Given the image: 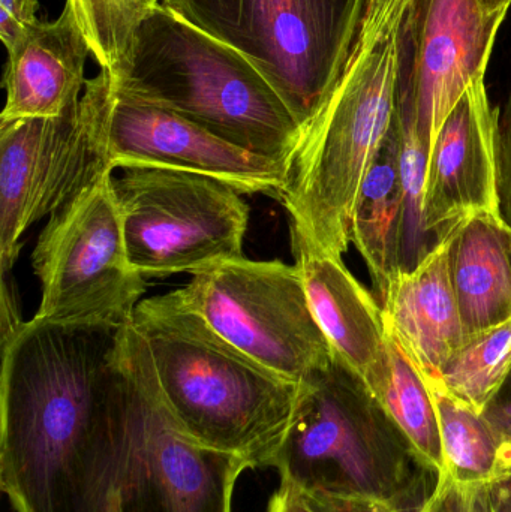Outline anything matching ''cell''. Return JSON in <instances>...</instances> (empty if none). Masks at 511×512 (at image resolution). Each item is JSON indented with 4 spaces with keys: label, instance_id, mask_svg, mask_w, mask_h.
I'll use <instances>...</instances> for the list:
<instances>
[{
    "label": "cell",
    "instance_id": "cell-25",
    "mask_svg": "<svg viewBox=\"0 0 511 512\" xmlns=\"http://www.w3.org/2000/svg\"><path fill=\"white\" fill-rule=\"evenodd\" d=\"M497 177L500 216L511 230V92L498 113Z\"/></svg>",
    "mask_w": 511,
    "mask_h": 512
},
{
    "label": "cell",
    "instance_id": "cell-4",
    "mask_svg": "<svg viewBox=\"0 0 511 512\" xmlns=\"http://www.w3.org/2000/svg\"><path fill=\"white\" fill-rule=\"evenodd\" d=\"M110 75L117 92L290 167L302 128L269 81L239 51L162 3L141 18Z\"/></svg>",
    "mask_w": 511,
    "mask_h": 512
},
{
    "label": "cell",
    "instance_id": "cell-32",
    "mask_svg": "<svg viewBox=\"0 0 511 512\" xmlns=\"http://www.w3.org/2000/svg\"><path fill=\"white\" fill-rule=\"evenodd\" d=\"M20 9L21 17H23L24 23L32 24L38 21L36 18V11H38V0H15Z\"/></svg>",
    "mask_w": 511,
    "mask_h": 512
},
{
    "label": "cell",
    "instance_id": "cell-28",
    "mask_svg": "<svg viewBox=\"0 0 511 512\" xmlns=\"http://www.w3.org/2000/svg\"><path fill=\"white\" fill-rule=\"evenodd\" d=\"M266 512H321L308 495L290 486L281 484L269 499Z\"/></svg>",
    "mask_w": 511,
    "mask_h": 512
},
{
    "label": "cell",
    "instance_id": "cell-31",
    "mask_svg": "<svg viewBox=\"0 0 511 512\" xmlns=\"http://www.w3.org/2000/svg\"><path fill=\"white\" fill-rule=\"evenodd\" d=\"M309 498L321 512H393L380 505L356 501V499L326 498V496H309Z\"/></svg>",
    "mask_w": 511,
    "mask_h": 512
},
{
    "label": "cell",
    "instance_id": "cell-24",
    "mask_svg": "<svg viewBox=\"0 0 511 512\" xmlns=\"http://www.w3.org/2000/svg\"><path fill=\"white\" fill-rule=\"evenodd\" d=\"M413 2L414 0H362L356 41L347 66L366 59L378 45L398 32Z\"/></svg>",
    "mask_w": 511,
    "mask_h": 512
},
{
    "label": "cell",
    "instance_id": "cell-7",
    "mask_svg": "<svg viewBox=\"0 0 511 512\" xmlns=\"http://www.w3.org/2000/svg\"><path fill=\"white\" fill-rule=\"evenodd\" d=\"M126 252L143 277L201 273L242 258L249 206L236 188L176 168L131 167L113 179Z\"/></svg>",
    "mask_w": 511,
    "mask_h": 512
},
{
    "label": "cell",
    "instance_id": "cell-10",
    "mask_svg": "<svg viewBox=\"0 0 511 512\" xmlns=\"http://www.w3.org/2000/svg\"><path fill=\"white\" fill-rule=\"evenodd\" d=\"M113 179V171L102 173L42 230L32 254L41 283L38 318L86 325L134 321L146 277L129 262Z\"/></svg>",
    "mask_w": 511,
    "mask_h": 512
},
{
    "label": "cell",
    "instance_id": "cell-22",
    "mask_svg": "<svg viewBox=\"0 0 511 512\" xmlns=\"http://www.w3.org/2000/svg\"><path fill=\"white\" fill-rule=\"evenodd\" d=\"M511 373V319L471 337L449 358L435 387L483 414Z\"/></svg>",
    "mask_w": 511,
    "mask_h": 512
},
{
    "label": "cell",
    "instance_id": "cell-23",
    "mask_svg": "<svg viewBox=\"0 0 511 512\" xmlns=\"http://www.w3.org/2000/svg\"><path fill=\"white\" fill-rule=\"evenodd\" d=\"M66 5L74 12L96 62L101 69L113 72L128 51L135 27L156 3L153 0H66Z\"/></svg>",
    "mask_w": 511,
    "mask_h": 512
},
{
    "label": "cell",
    "instance_id": "cell-33",
    "mask_svg": "<svg viewBox=\"0 0 511 512\" xmlns=\"http://www.w3.org/2000/svg\"><path fill=\"white\" fill-rule=\"evenodd\" d=\"M483 8L489 12L510 11L511 0H479Z\"/></svg>",
    "mask_w": 511,
    "mask_h": 512
},
{
    "label": "cell",
    "instance_id": "cell-19",
    "mask_svg": "<svg viewBox=\"0 0 511 512\" xmlns=\"http://www.w3.org/2000/svg\"><path fill=\"white\" fill-rule=\"evenodd\" d=\"M404 216L405 195L395 116L392 129L363 180L351 219V242L368 265L380 304L401 273Z\"/></svg>",
    "mask_w": 511,
    "mask_h": 512
},
{
    "label": "cell",
    "instance_id": "cell-13",
    "mask_svg": "<svg viewBox=\"0 0 511 512\" xmlns=\"http://www.w3.org/2000/svg\"><path fill=\"white\" fill-rule=\"evenodd\" d=\"M107 159L113 171L176 168L215 177L248 195L279 197L288 173L287 164L240 149L176 113L116 89L107 123Z\"/></svg>",
    "mask_w": 511,
    "mask_h": 512
},
{
    "label": "cell",
    "instance_id": "cell-2",
    "mask_svg": "<svg viewBox=\"0 0 511 512\" xmlns=\"http://www.w3.org/2000/svg\"><path fill=\"white\" fill-rule=\"evenodd\" d=\"M134 327L146 342L165 411L194 444L272 468L300 382L267 369L221 336L182 288L140 301Z\"/></svg>",
    "mask_w": 511,
    "mask_h": 512
},
{
    "label": "cell",
    "instance_id": "cell-3",
    "mask_svg": "<svg viewBox=\"0 0 511 512\" xmlns=\"http://www.w3.org/2000/svg\"><path fill=\"white\" fill-rule=\"evenodd\" d=\"M273 469L309 496L356 499L393 512H423L440 477L362 379L341 360L300 382Z\"/></svg>",
    "mask_w": 511,
    "mask_h": 512
},
{
    "label": "cell",
    "instance_id": "cell-9",
    "mask_svg": "<svg viewBox=\"0 0 511 512\" xmlns=\"http://www.w3.org/2000/svg\"><path fill=\"white\" fill-rule=\"evenodd\" d=\"M126 445L119 512H233L246 460L194 444L165 411L149 349L134 324L123 346Z\"/></svg>",
    "mask_w": 511,
    "mask_h": 512
},
{
    "label": "cell",
    "instance_id": "cell-29",
    "mask_svg": "<svg viewBox=\"0 0 511 512\" xmlns=\"http://www.w3.org/2000/svg\"><path fill=\"white\" fill-rule=\"evenodd\" d=\"M23 324L24 321L20 318V310H18V301L14 286L3 276L2 307H0V334H2V345L8 342Z\"/></svg>",
    "mask_w": 511,
    "mask_h": 512
},
{
    "label": "cell",
    "instance_id": "cell-6",
    "mask_svg": "<svg viewBox=\"0 0 511 512\" xmlns=\"http://www.w3.org/2000/svg\"><path fill=\"white\" fill-rule=\"evenodd\" d=\"M192 26L239 51L305 131L341 80L362 0H162Z\"/></svg>",
    "mask_w": 511,
    "mask_h": 512
},
{
    "label": "cell",
    "instance_id": "cell-21",
    "mask_svg": "<svg viewBox=\"0 0 511 512\" xmlns=\"http://www.w3.org/2000/svg\"><path fill=\"white\" fill-rule=\"evenodd\" d=\"M389 355V378L375 399L401 427L425 462L443 478L446 462L431 388L392 334H389Z\"/></svg>",
    "mask_w": 511,
    "mask_h": 512
},
{
    "label": "cell",
    "instance_id": "cell-15",
    "mask_svg": "<svg viewBox=\"0 0 511 512\" xmlns=\"http://www.w3.org/2000/svg\"><path fill=\"white\" fill-rule=\"evenodd\" d=\"M291 245L312 312L333 354L377 397L390 373L383 307L342 259L315 251L297 236H291Z\"/></svg>",
    "mask_w": 511,
    "mask_h": 512
},
{
    "label": "cell",
    "instance_id": "cell-34",
    "mask_svg": "<svg viewBox=\"0 0 511 512\" xmlns=\"http://www.w3.org/2000/svg\"><path fill=\"white\" fill-rule=\"evenodd\" d=\"M153 2H155V3H161V2H162V0H153Z\"/></svg>",
    "mask_w": 511,
    "mask_h": 512
},
{
    "label": "cell",
    "instance_id": "cell-18",
    "mask_svg": "<svg viewBox=\"0 0 511 512\" xmlns=\"http://www.w3.org/2000/svg\"><path fill=\"white\" fill-rule=\"evenodd\" d=\"M511 230L480 213L459 225L449 245V273L465 340L511 319Z\"/></svg>",
    "mask_w": 511,
    "mask_h": 512
},
{
    "label": "cell",
    "instance_id": "cell-20",
    "mask_svg": "<svg viewBox=\"0 0 511 512\" xmlns=\"http://www.w3.org/2000/svg\"><path fill=\"white\" fill-rule=\"evenodd\" d=\"M437 409L446 475L461 489L500 483V445L483 414L429 385Z\"/></svg>",
    "mask_w": 511,
    "mask_h": 512
},
{
    "label": "cell",
    "instance_id": "cell-26",
    "mask_svg": "<svg viewBox=\"0 0 511 512\" xmlns=\"http://www.w3.org/2000/svg\"><path fill=\"white\" fill-rule=\"evenodd\" d=\"M500 445L501 481L511 480V373L500 393L483 412Z\"/></svg>",
    "mask_w": 511,
    "mask_h": 512
},
{
    "label": "cell",
    "instance_id": "cell-12",
    "mask_svg": "<svg viewBox=\"0 0 511 512\" xmlns=\"http://www.w3.org/2000/svg\"><path fill=\"white\" fill-rule=\"evenodd\" d=\"M507 14L479 0H414L405 15L398 104L413 114L429 153L450 111L486 77Z\"/></svg>",
    "mask_w": 511,
    "mask_h": 512
},
{
    "label": "cell",
    "instance_id": "cell-16",
    "mask_svg": "<svg viewBox=\"0 0 511 512\" xmlns=\"http://www.w3.org/2000/svg\"><path fill=\"white\" fill-rule=\"evenodd\" d=\"M89 54V42L68 5L56 21L29 24L8 51L0 120L53 119L74 108L86 87Z\"/></svg>",
    "mask_w": 511,
    "mask_h": 512
},
{
    "label": "cell",
    "instance_id": "cell-30",
    "mask_svg": "<svg viewBox=\"0 0 511 512\" xmlns=\"http://www.w3.org/2000/svg\"><path fill=\"white\" fill-rule=\"evenodd\" d=\"M464 495L461 487L453 483L449 477L440 478L437 490L429 499L423 512H462Z\"/></svg>",
    "mask_w": 511,
    "mask_h": 512
},
{
    "label": "cell",
    "instance_id": "cell-5",
    "mask_svg": "<svg viewBox=\"0 0 511 512\" xmlns=\"http://www.w3.org/2000/svg\"><path fill=\"white\" fill-rule=\"evenodd\" d=\"M401 80V29L345 69L303 131L279 200L291 236L342 259L363 180L395 122Z\"/></svg>",
    "mask_w": 511,
    "mask_h": 512
},
{
    "label": "cell",
    "instance_id": "cell-14",
    "mask_svg": "<svg viewBox=\"0 0 511 512\" xmlns=\"http://www.w3.org/2000/svg\"><path fill=\"white\" fill-rule=\"evenodd\" d=\"M486 77L477 78L455 105L429 153L425 230L435 245L480 213L500 216L497 128Z\"/></svg>",
    "mask_w": 511,
    "mask_h": 512
},
{
    "label": "cell",
    "instance_id": "cell-27",
    "mask_svg": "<svg viewBox=\"0 0 511 512\" xmlns=\"http://www.w3.org/2000/svg\"><path fill=\"white\" fill-rule=\"evenodd\" d=\"M461 490L462 512H511V480Z\"/></svg>",
    "mask_w": 511,
    "mask_h": 512
},
{
    "label": "cell",
    "instance_id": "cell-1",
    "mask_svg": "<svg viewBox=\"0 0 511 512\" xmlns=\"http://www.w3.org/2000/svg\"><path fill=\"white\" fill-rule=\"evenodd\" d=\"M131 324L33 316L3 343L0 489L15 512H119Z\"/></svg>",
    "mask_w": 511,
    "mask_h": 512
},
{
    "label": "cell",
    "instance_id": "cell-8",
    "mask_svg": "<svg viewBox=\"0 0 511 512\" xmlns=\"http://www.w3.org/2000/svg\"><path fill=\"white\" fill-rule=\"evenodd\" d=\"M107 69L87 80L78 105L53 119L0 120V267L11 271L21 237L78 192L113 171L107 123L113 104Z\"/></svg>",
    "mask_w": 511,
    "mask_h": 512
},
{
    "label": "cell",
    "instance_id": "cell-17",
    "mask_svg": "<svg viewBox=\"0 0 511 512\" xmlns=\"http://www.w3.org/2000/svg\"><path fill=\"white\" fill-rule=\"evenodd\" d=\"M450 237L414 270L401 271L384 297V321L428 385L435 384L465 333L449 273Z\"/></svg>",
    "mask_w": 511,
    "mask_h": 512
},
{
    "label": "cell",
    "instance_id": "cell-35",
    "mask_svg": "<svg viewBox=\"0 0 511 512\" xmlns=\"http://www.w3.org/2000/svg\"><path fill=\"white\" fill-rule=\"evenodd\" d=\"M510 259H511V242H510Z\"/></svg>",
    "mask_w": 511,
    "mask_h": 512
},
{
    "label": "cell",
    "instance_id": "cell-11",
    "mask_svg": "<svg viewBox=\"0 0 511 512\" xmlns=\"http://www.w3.org/2000/svg\"><path fill=\"white\" fill-rule=\"evenodd\" d=\"M182 291L224 339L290 381L333 360L296 264L242 256L194 274Z\"/></svg>",
    "mask_w": 511,
    "mask_h": 512
}]
</instances>
